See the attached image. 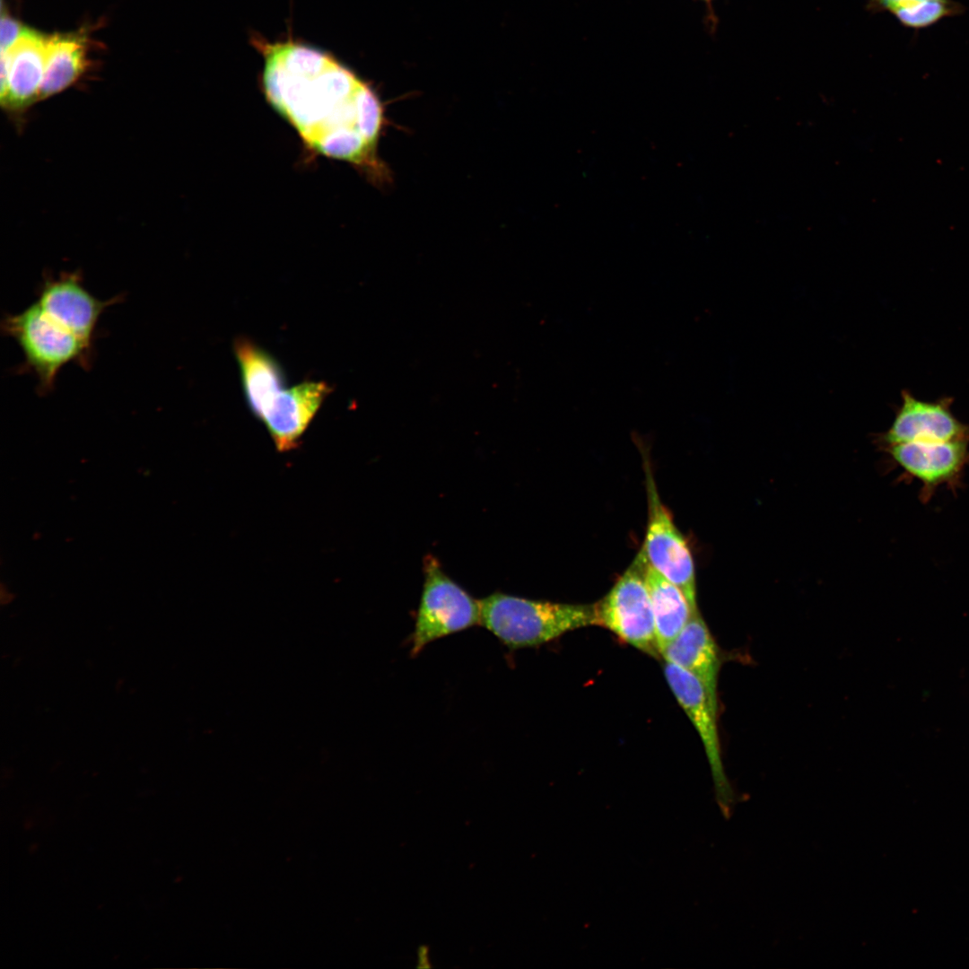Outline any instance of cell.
Segmentation results:
<instances>
[{
  "instance_id": "obj_1",
  "label": "cell",
  "mask_w": 969,
  "mask_h": 969,
  "mask_svg": "<svg viewBox=\"0 0 969 969\" xmlns=\"http://www.w3.org/2000/svg\"><path fill=\"white\" fill-rule=\"evenodd\" d=\"M264 58L266 99L318 153L355 165L372 183L392 182L378 153L386 125L377 93L330 54L292 40L253 39Z\"/></svg>"
},
{
  "instance_id": "obj_2",
  "label": "cell",
  "mask_w": 969,
  "mask_h": 969,
  "mask_svg": "<svg viewBox=\"0 0 969 969\" xmlns=\"http://www.w3.org/2000/svg\"><path fill=\"white\" fill-rule=\"evenodd\" d=\"M479 604L480 624L512 650L539 646L568 632L597 625L594 605L534 600L500 592Z\"/></svg>"
},
{
  "instance_id": "obj_3",
  "label": "cell",
  "mask_w": 969,
  "mask_h": 969,
  "mask_svg": "<svg viewBox=\"0 0 969 969\" xmlns=\"http://www.w3.org/2000/svg\"><path fill=\"white\" fill-rule=\"evenodd\" d=\"M1 327L20 346L23 367L35 374L42 393L54 387L65 365L91 366L93 345L52 319L36 301L20 313L5 316Z\"/></svg>"
},
{
  "instance_id": "obj_4",
  "label": "cell",
  "mask_w": 969,
  "mask_h": 969,
  "mask_svg": "<svg viewBox=\"0 0 969 969\" xmlns=\"http://www.w3.org/2000/svg\"><path fill=\"white\" fill-rule=\"evenodd\" d=\"M649 563L641 549L609 592L594 604L597 625L654 658L660 656L646 583Z\"/></svg>"
},
{
  "instance_id": "obj_5",
  "label": "cell",
  "mask_w": 969,
  "mask_h": 969,
  "mask_svg": "<svg viewBox=\"0 0 969 969\" xmlns=\"http://www.w3.org/2000/svg\"><path fill=\"white\" fill-rule=\"evenodd\" d=\"M479 601L441 570L436 558L424 559V583L412 633L411 655L444 636L480 624Z\"/></svg>"
},
{
  "instance_id": "obj_6",
  "label": "cell",
  "mask_w": 969,
  "mask_h": 969,
  "mask_svg": "<svg viewBox=\"0 0 969 969\" xmlns=\"http://www.w3.org/2000/svg\"><path fill=\"white\" fill-rule=\"evenodd\" d=\"M664 674L671 691L701 738L710 764L718 806L723 816L729 818L737 796L722 764L717 725L719 710L711 702L701 681L690 672L666 662Z\"/></svg>"
},
{
  "instance_id": "obj_7",
  "label": "cell",
  "mask_w": 969,
  "mask_h": 969,
  "mask_svg": "<svg viewBox=\"0 0 969 969\" xmlns=\"http://www.w3.org/2000/svg\"><path fill=\"white\" fill-rule=\"evenodd\" d=\"M649 520L642 548L649 564L677 586L697 611L694 559L688 545L661 502L651 476L648 477Z\"/></svg>"
},
{
  "instance_id": "obj_8",
  "label": "cell",
  "mask_w": 969,
  "mask_h": 969,
  "mask_svg": "<svg viewBox=\"0 0 969 969\" xmlns=\"http://www.w3.org/2000/svg\"><path fill=\"white\" fill-rule=\"evenodd\" d=\"M969 441H912L884 447L905 475L921 484L920 500L928 502L939 486L956 493L969 466Z\"/></svg>"
},
{
  "instance_id": "obj_9",
  "label": "cell",
  "mask_w": 969,
  "mask_h": 969,
  "mask_svg": "<svg viewBox=\"0 0 969 969\" xmlns=\"http://www.w3.org/2000/svg\"><path fill=\"white\" fill-rule=\"evenodd\" d=\"M951 404L950 397L924 401L904 390L890 427L878 438L880 444L884 448L912 441H969V424L953 415Z\"/></svg>"
},
{
  "instance_id": "obj_10",
  "label": "cell",
  "mask_w": 969,
  "mask_h": 969,
  "mask_svg": "<svg viewBox=\"0 0 969 969\" xmlns=\"http://www.w3.org/2000/svg\"><path fill=\"white\" fill-rule=\"evenodd\" d=\"M118 301H101L83 285L77 273L45 279L35 301L52 319L93 345L96 327L102 312Z\"/></svg>"
},
{
  "instance_id": "obj_11",
  "label": "cell",
  "mask_w": 969,
  "mask_h": 969,
  "mask_svg": "<svg viewBox=\"0 0 969 969\" xmlns=\"http://www.w3.org/2000/svg\"><path fill=\"white\" fill-rule=\"evenodd\" d=\"M331 392L324 381H303L279 390L259 416L281 452L295 449L322 402Z\"/></svg>"
},
{
  "instance_id": "obj_12",
  "label": "cell",
  "mask_w": 969,
  "mask_h": 969,
  "mask_svg": "<svg viewBox=\"0 0 969 969\" xmlns=\"http://www.w3.org/2000/svg\"><path fill=\"white\" fill-rule=\"evenodd\" d=\"M47 38L24 28L14 44L1 50V64L7 68L0 100L9 111H22L39 100L46 63Z\"/></svg>"
},
{
  "instance_id": "obj_13",
  "label": "cell",
  "mask_w": 969,
  "mask_h": 969,
  "mask_svg": "<svg viewBox=\"0 0 969 969\" xmlns=\"http://www.w3.org/2000/svg\"><path fill=\"white\" fill-rule=\"evenodd\" d=\"M666 662L695 676L719 710L718 679L720 669L719 647L698 611L662 652Z\"/></svg>"
},
{
  "instance_id": "obj_14",
  "label": "cell",
  "mask_w": 969,
  "mask_h": 969,
  "mask_svg": "<svg viewBox=\"0 0 969 969\" xmlns=\"http://www.w3.org/2000/svg\"><path fill=\"white\" fill-rule=\"evenodd\" d=\"M247 403L258 418L271 398L284 388V376L278 362L245 337L234 342Z\"/></svg>"
},
{
  "instance_id": "obj_15",
  "label": "cell",
  "mask_w": 969,
  "mask_h": 969,
  "mask_svg": "<svg viewBox=\"0 0 969 969\" xmlns=\"http://www.w3.org/2000/svg\"><path fill=\"white\" fill-rule=\"evenodd\" d=\"M88 40L80 32L56 34L47 38L46 63L39 100L57 94L72 85L88 65Z\"/></svg>"
},
{
  "instance_id": "obj_16",
  "label": "cell",
  "mask_w": 969,
  "mask_h": 969,
  "mask_svg": "<svg viewBox=\"0 0 969 969\" xmlns=\"http://www.w3.org/2000/svg\"><path fill=\"white\" fill-rule=\"evenodd\" d=\"M646 583L655 621L658 648L662 652L682 631L694 611L681 589L650 564Z\"/></svg>"
},
{
  "instance_id": "obj_17",
  "label": "cell",
  "mask_w": 969,
  "mask_h": 969,
  "mask_svg": "<svg viewBox=\"0 0 969 969\" xmlns=\"http://www.w3.org/2000/svg\"><path fill=\"white\" fill-rule=\"evenodd\" d=\"M867 8L872 13L887 12L902 25L913 30L928 28L964 10L954 0H869Z\"/></svg>"
},
{
  "instance_id": "obj_18",
  "label": "cell",
  "mask_w": 969,
  "mask_h": 969,
  "mask_svg": "<svg viewBox=\"0 0 969 969\" xmlns=\"http://www.w3.org/2000/svg\"><path fill=\"white\" fill-rule=\"evenodd\" d=\"M20 22L6 15L2 10L1 17V50L10 48L23 31Z\"/></svg>"
},
{
  "instance_id": "obj_19",
  "label": "cell",
  "mask_w": 969,
  "mask_h": 969,
  "mask_svg": "<svg viewBox=\"0 0 969 969\" xmlns=\"http://www.w3.org/2000/svg\"><path fill=\"white\" fill-rule=\"evenodd\" d=\"M698 1H703V2H705L706 4H710L713 0H698Z\"/></svg>"
}]
</instances>
